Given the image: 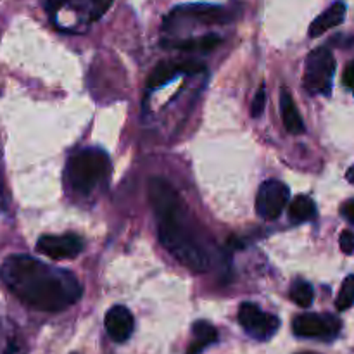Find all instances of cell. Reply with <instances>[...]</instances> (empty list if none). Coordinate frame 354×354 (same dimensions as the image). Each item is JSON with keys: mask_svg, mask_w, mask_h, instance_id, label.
Instances as JSON below:
<instances>
[{"mask_svg": "<svg viewBox=\"0 0 354 354\" xmlns=\"http://www.w3.org/2000/svg\"><path fill=\"white\" fill-rule=\"evenodd\" d=\"M289 297L294 304H297V306L308 308L311 303H313L315 290L310 283L299 280V282H296L292 287H290Z\"/></svg>", "mask_w": 354, "mask_h": 354, "instance_id": "18", "label": "cell"}, {"mask_svg": "<svg viewBox=\"0 0 354 354\" xmlns=\"http://www.w3.org/2000/svg\"><path fill=\"white\" fill-rule=\"evenodd\" d=\"M239 324L251 337L258 341H268L279 330L280 320L275 315L265 313L252 303H242L239 308Z\"/></svg>", "mask_w": 354, "mask_h": 354, "instance_id": "8", "label": "cell"}, {"mask_svg": "<svg viewBox=\"0 0 354 354\" xmlns=\"http://www.w3.org/2000/svg\"><path fill=\"white\" fill-rule=\"evenodd\" d=\"M280 113H282L283 127L289 133L292 135H301L304 131V123L303 118H301L299 111H297L296 104H294L292 95H290L289 90L283 86L280 90Z\"/></svg>", "mask_w": 354, "mask_h": 354, "instance_id": "13", "label": "cell"}, {"mask_svg": "<svg viewBox=\"0 0 354 354\" xmlns=\"http://www.w3.org/2000/svg\"><path fill=\"white\" fill-rule=\"evenodd\" d=\"M353 304H354V275H349L348 279L342 282L337 301H335V308H337L339 311H346L349 310Z\"/></svg>", "mask_w": 354, "mask_h": 354, "instance_id": "19", "label": "cell"}, {"mask_svg": "<svg viewBox=\"0 0 354 354\" xmlns=\"http://www.w3.org/2000/svg\"><path fill=\"white\" fill-rule=\"evenodd\" d=\"M0 279L21 303L47 313L68 310L82 297V286L73 273L52 268L31 256L7 258L0 268Z\"/></svg>", "mask_w": 354, "mask_h": 354, "instance_id": "1", "label": "cell"}, {"mask_svg": "<svg viewBox=\"0 0 354 354\" xmlns=\"http://www.w3.org/2000/svg\"><path fill=\"white\" fill-rule=\"evenodd\" d=\"M114 0H47V10L55 21L68 12L73 21L80 23H95L107 10Z\"/></svg>", "mask_w": 354, "mask_h": 354, "instance_id": "5", "label": "cell"}, {"mask_svg": "<svg viewBox=\"0 0 354 354\" xmlns=\"http://www.w3.org/2000/svg\"><path fill=\"white\" fill-rule=\"evenodd\" d=\"M149 201L158 221L159 241L166 251L196 273L211 268V258L201 242L182 197L166 180L154 176L149 182Z\"/></svg>", "mask_w": 354, "mask_h": 354, "instance_id": "2", "label": "cell"}, {"mask_svg": "<svg viewBox=\"0 0 354 354\" xmlns=\"http://www.w3.org/2000/svg\"><path fill=\"white\" fill-rule=\"evenodd\" d=\"M346 17V6L344 2H335L328 7L325 12H322L310 26V37L317 38L327 33L332 28L339 26Z\"/></svg>", "mask_w": 354, "mask_h": 354, "instance_id": "12", "label": "cell"}, {"mask_svg": "<svg viewBox=\"0 0 354 354\" xmlns=\"http://www.w3.org/2000/svg\"><path fill=\"white\" fill-rule=\"evenodd\" d=\"M234 19V12L227 7L206 6V3H192V6H180L173 9L165 19V30L175 26L182 21H194L201 24H225Z\"/></svg>", "mask_w": 354, "mask_h": 354, "instance_id": "6", "label": "cell"}, {"mask_svg": "<svg viewBox=\"0 0 354 354\" xmlns=\"http://www.w3.org/2000/svg\"><path fill=\"white\" fill-rule=\"evenodd\" d=\"M292 330L297 337L332 341L341 332V320L332 315H299L294 318Z\"/></svg>", "mask_w": 354, "mask_h": 354, "instance_id": "7", "label": "cell"}, {"mask_svg": "<svg viewBox=\"0 0 354 354\" xmlns=\"http://www.w3.org/2000/svg\"><path fill=\"white\" fill-rule=\"evenodd\" d=\"M104 327H106L107 335L113 339L114 342H124L130 339L131 332H133L135 322L130 311L124 306H113L106 313L104 318Z\"/></svg>", "mask_w": 354, "mask_h": 354, "instance_id": "11", "label": "cell"}, {"mask_svg": "<svg viewBox=\"0 0 354 354\" xmlns=\"http://www.w3.org/2000/svg\"><path fill=\"white\" fill-rule=\"evenodd\" d=\"M317 213L315 203L308 196H299L290 203L289 206V218L294 223H304L310 221Z\"/></svg>", "mask_w": 354, "mask_h": 354, "instance_id": "17", "label": "cell"}, {"mask_svg": "<svg viewBox=\"0 0 354 354\" xmlns=\"http://www.w3.org/2000/svg\"><path fill=\"white\" fill-rule=\"evenodd\" d=\"M301 354H313V353H301Z\"/></svg>", "mask_w": 354, "mask_h": 354, "instance_id": "25", "label": "cell"}, {"mask_svg": "<svg viewBox=\"0 0 354 354\" xmlns=\"http://www.w3.org/2000/svg\"><path fill=\"white\" fill-rule=\"evenodd\" d=\"M109 169L111 162L106 152L100 149H82L69 158L66 175L73 189L86 196L107 178Z\"/></svg>", "mask_w": 354, "mask_h": 354, "instance_id": "3", "label": "cell"}, {"mask_svg": "<svg viewBox=\"0 0 354 354\" xmlns=\"http://www.w3.org/2000/svg\"><path fill=\"white\" fill-rule=\"evenodd\" d=\"M342 82H344V85L348 86V88L354 90V61L349 62L348 68H346L344 76H342Z\"/></svg>", "mask_w": 354, "mask_h": 354, "instance_id": "23", "label": "cell"}, {"mask_svg": "<svg viewBox=\"0 0 354 354\" xmlns=\"http://www.w3.org/2000/svg\"><path fill=\"white\" fill-rule=\"evenodd\" d=\"M176 75H182L178 68V61L159 62V64L154 68V71L151 73V76H149L147 85L151 86V88H159V86L171 82Z\"/></svg>", "mask_w": 354, "mask_h": 354, "instance_id": "16", "label": "cell"}, {"mask_svg": "<svg viewBox=\"0 0 354 354\" xmlns=\"http://www.w3.org/2000/svg\"><path fill=\"white\" fill-rule=\"evenodd\" d=\"M221 44V37L209 33L204 37L196 38H185V40H173V41H162V45L168 48H175V50L182 52H211Z\"/></svg>", "mask_w": 354, "mask_h": 354, "instance_id": "14", "label": "cell"}, {"mask_svg": "<svg viewBox=\"0 0 354 354\" xmlns=\"http://www.w3.org/2000/svg\"><path fill=\"white\" fill-rule=\"evenodd\" d=\"M194 339L190 342L187 354H201L206 348H209L211 344L218 341V330L209 324V322L199 320L194 324L192 327Z\"/></svg>", "mask_w": 354, "mask_h": 354, "instance_id": "15", "label": "cell"}, {"mask_svg": "<svg viewBox=\"0 0 354 354\" xmlns=\"http://www.w3.org/2000/svg\"><path fill=\"white\" fill-rule=\"evenodd\" d=\"M341 214L349 221V223L354 225V201H346L341 207Z\"/></svg>", "mask_w": 354, "mask_h": 354, "instance_id": "22", "label": "cell"}, {"mask_svg": "<svg viewBox=\"0 0 354 354\" xmlns=\"http://www.w3.org/2000/svg\"><path fill=\"white\" fill-rule=\"evenodd\" d=\"M339 245H341L344 254H353L354 252V234L349 230H344L339 239Z\"/></svg>", "mask_w": 354, "mask_h": 354, "instance_id": "21", "label": "cell"}, {"mask_svg": "<svg viewBox=\"0 0 354 354\" xmlns=\"http://www.w3.org/2000/svg\"><path fill=\"white\" fill-rule=\"evenodd\" d=\"M265 106H266V88L265 85H263L261 88L258 90V93H256L254 100H252L251 104V116L252 118L261 116L263 111H265Z\"/></svg>", "mask_w": 354, "mask_h": 354, "instance_id": "20", "label": "cell"}, {"mask_svg": "<svg viewBox=\"0 0 354 354\" xmlns=\"http://www.w3.org/2000/svg\"><path fill=\"white\" fill-rule=\"evenodd\" d=\"M37 249L50 259H73L83 251V241L75 234L44 235L38 239Z\"/></svg>", "mask_w": 354, "mask_h": 354, "instance_id": "10", "label": "cell"}, {"mask_svg": "<svg viewBox=\"0 0 354 354\" xmlns=\"http://www.w3.org/2000/svg\"><path fill=\"white\" fill-rule=\"evenodd\" d=\"M346 178H348L349 183H353V185H354V166L351 169H349L348 173H346Z\"/></svg>", "mask_w": 354, "mask_h": 354, "instance_id": "24", "label": "cell"}, {"mask_svg": "<svg viewBox=\"0 0 354 354\" xmlns=\"http://www.w3.org/2000/svg\"><path fill=\"white\" fill-rule=\"evenodd\" d=\"M289 187L280 180H266L256 196V211L265 220H277L289 203Z\"/></svg>", "mask_w": 354, "mask_h": 354, "instance_id": "9", "label": "cell"}, {"mask_svg": "<svg viewBox=\"0 0 354 354\" xmlns=\"http://www.w3.org/2000/svg\"><path fill=\"white\" fill-rule=\"evenodd\" d=\"M335 75V59L330 48L318 47L306 57L304 68V88L310 93L328 95L332 90V78Z\"/></svg>", "mask_w": 354, "mask_h": 354, "instance_id": "4", "label": "cell"}]
</instances>
